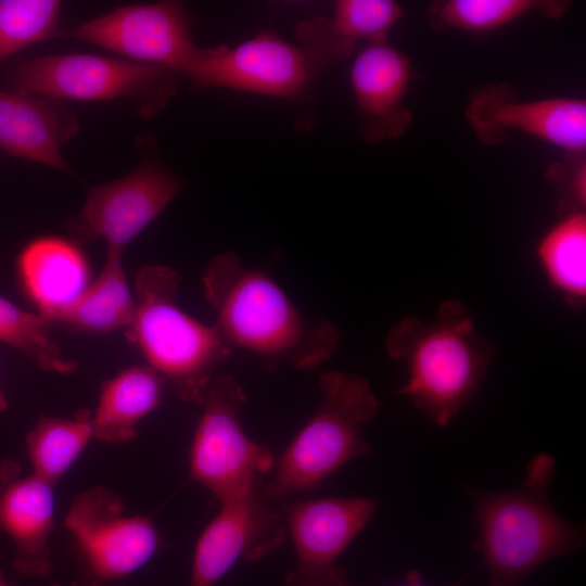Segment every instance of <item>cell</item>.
Returning a JSON list of instances; mask_svg holds the SVG:
<instances>
[{"mask_svg":"<svg viewBox=\"0 0 586 586\" xmlns=\"http://www.w3.org/2000/svg\"><path fill=\"white\" fill-rule=\"evenodd\" d=\"M213 323L231 348L243 349L271 368L314 370L334 354L340 332L326 319L305 316L267 272L226 252L202 276Z\"/></svg>","mask_w":586,"mask_h":586,"instance_id":"cell-1","label":"cell"},{"mask_svg":"<svg viewBox=\"0 0 586 586\" xmlns=\"http://www.w3.org/2000/svg\"><path fill=\"white\" fill-rule=\"evenodd\" d=\"M555 471V459L539 453L520 486L502 493L467 489L477 531L474 549L482 555L487 586H521L543 563L582 549L584 531L549 502Z\"/></svg>","mask_w":586,"mask_h":586,"instance_id":"cell-2","label":"cell"},{"mask_svg":"<svg viewBox=\"0 0 586 586\" xmlns=\"http://www.w3.org/2000/svg\"><path fill=\"white\" fill-rule=\"evenodd\" d=\"M386 348L407 370L399 394L438 425L448 424L473 397L495 353L456 301L444 303L433 320H402L391 329Z\"/></svg>","mask_w":586,"mask_h":586,"instance_id":"cell-3","label":"cell"},{"mask_svg":"<svg viewBox=\"0 0 586 586\" xmlns=\"http://www.w3.org/2000/svg\"><path fill=\"white\" fill-rule=\"evenodd\" d=\"M179 285L180 276L169 266L141 267L132 284L135 311L125 334L145 365L169 382L182 400L200 405L215 371L233 349L214 324L178 306Z\"/></svg>","mask_w":586,"mask_h":586,"instance_id":"cell-4","label":"cell"},{"mask_svg":"<svg viewBox=\"0 0 586 586\" xmlns=\"http://www.w3.org/2000/svg\"><path fill=\"white\" fill-rule=\"evenodd\" d=\"M298 43L263 30L240 44L206 48L186 78L195 88H226L308 101L320 75L348 58L356 44L335 36L324 17L297 27Z\"/></svg>","mask_w":586,"mask_h":586,"instance_id":"cell-5","label":"cell"},{"mask_svg":"<svg viewBox=\"0 0 586 586\" xmlns=\"http://www.w3.org/2000/svg\"><path fill=\"white\" fill-rule=\"evenodd\" d=\"M316 410L272 467L262 489L266 502L314 489L339 468L368 456L362 428L378 412V400L361 375L328 371L319 378Z\"/></svg>","mask_w":586,"mask_h":586,"instance_id":"cell-6","label":"cell"},{"mask_svg":"<svg viewBox=\"0 0 586 586\" xmlns=\"http://www.w3.org/2000/svg\"><path fill=\"white\" fill-rule=\"evenodd\" d=\"M178 75L162 66L90 53H65L22 61L11 77L12 92L56 101L127 99L140 116L152 117L177 92Z\"/></svg>","mask_w":586,"mask_h":586,"instance_id":"cell-7","label":"cell"},{"mask_svg":"<svg viewBox=\"0 0 586 586\" xmlns=\"http://www.w3.org/2000/svg\"><path fill=\"white\" fill-rule=\"evenodd\" d=\"M246 394L230 374H217L209 383L189 456L191 477L219 501L262 488L275 459L251 440L240 418Z\"/></svg>","mask_w":586,"mask_h":586,"instance_id":"cell-8","label":"cell"},{"mask_svg":"<svg viewBox=\"0 0 586 586\" xmlns=\"http://www.w3.org/2000/svg\"><path fill=\"white\" fill-rule=\"evenodd\" d=\"M193 23L180 1L136 3L59 29L55 38L85 41L122 59L166 67L186 78L206 50L192 39Z\"/></svg>","mask_w":586,"mask_h":586,"instance_id":"cell-9","label":"cell"},{"mask_svg":"<svg viewBox=\"0 0 586 586\" xmlns=\"http://www.w3.org/2000/svg\"><path fill=\"white\" fill-rule=\"evenodd\" d=\"M122 498L94 486L72 501L64 524L82 563L101 582L123 578L146 564L160 546L152 519L125 513Z\"/></svg>","mask_w":586,"mask_h":586,"instance_id":"cell-10","label":"cell"},{"mask_svg":"<svg viewBox=\"0 0 586 586\" xmlns=\"http://www.w3.org/2000/svg\"><path fill=\"white\" fill-rule=\"evenodd\" d=\"M178 176L161 162L146 160L131 173L89 189L81 209L67 222L73 238L102 240L107 253L123 255L176 198Z\"/></svg>","mask_w":586,"mask_h":586,"instance_id":"cell-11","label":"cell"},{"mask_svg":"<svg viewBox=\"0 0 586 586\" xmlns=\"http://www.w3.org/2000/svg\"><path fill=\"white\" fill-rule=\"evenodd\" d=\"M378 501L365 497L300 500L281 511L296 553L285 586H351L339 557L366 526Z\"/></svg>","mask_w":586,"mask_h":586,"instance_id":"cell-12","label":"cell"},{"mask_svg":"<svg viewBox=\"0 0 586 586\" xmlns=\"http://www.w3.org/2000/svg\"><path fill=\"white\" fill-rule=\"evenodd\" d=\"M464 117L486 145L500 144L512 130L558 146L569 155L585 154L584 99L521 100L511 86L489 84L471 93Z\"/></svg>","mask_w":586,"mask_h":586,"instance_id":"cell-13","label":"cell"},{"mask_svg":"<svg viewBox=\"0 0 586 586\" xmlns=\"http://www.w3.org/2000/svg\"><path fill=\"white\" fill-rule=\"evenodd\" d=\"M262 489L219 502L196 542L189 586H214L241 558L259 560L282 545L284 515L263 500Z\"/></svg>","mask_w":586,"mask_h":586,"instance_id":"cell-14","label":"cell"},{"mask_svg":"<svg viewBox=\"0 0 586 586\" xmlns=\"http://www.w3.org/2000/svg\"><path fill=\"white\" fill-rule=\"evenodd\" d=\"M411 73L409 58L387 41L366 44L356 54L349 81L367 143L397 139L410 128L413 115L405 98Z\"/></svg>","mask_w":586,"mask_h":586,"instance_id":"cell-15","label":"cell"},{"mask_svg":"<svg viewBox=\"0 0 586 586\" xmlns=\"http://www.w3.org/2000/svg\"><path fill=\"white\" fill-rule=\"evenodd\" d=\"M54 486L33 472L22 474L14 461L0 463V530L13 542L14 568L25 576L43 577L52 570Z\"/></svg>","mask_w":586,"mask_h":586,"instance_id":"cell-16","label":"cell"},{"mask_svg":"<svg viewBox=\"0 0 586 586\" xmlns=\"http://www.w3.org/2000/svg\"><path fill=\"white\" fill-rule=\"evenodd\" d=\"M78 130L61 101L0 90V149L11 156L73 175L61 149Z\"/></svg>","mask_w":586,"mask_h":586,"instance_id":"cell-17","label":"cell"},{"mask_svg":"<svg viewBox=\"0 0 586 586\" xmlns=\"http://www.w3.org/2000/svg\"><path fill=\"white\" fill-rule=\"evenodd\" d=\"M16 272L36 313L52 324L91 281L80 247L60 235H42L26 243L17 255Z\"/></svg>","mask_w":586,"mask_h":586,"instance_id":"cell-18","label":"cell"},{"mask_svg":"<svg viewBox=\"0 0 586 586\" xmlns=\"http://www.w3.org/2000/svg\"><path fill=\"white\" fill-rule=\"evenodd\" d=\"M164 384L148 365L127 367L104 381L91 411L94 438L112 444L131 441L138 424L160 405Z\"/></svg>","mask_w":586,"mask_h":586,"instance_id":"cell-19","label":"cell"},{"mask_svg":"<svg viewBox=\"0 0 586 586\" xmlns=\"http://www.w3.org/2000/svg\"><path fill=\"white\" fill-rule=\"evenodd\" d=\"M123 255L107 253L103 268L54 323L94 334L126 329L135 311V297L122 263Z\"/></svg>","mask_w":586,"mask_h":586,"instance_id":"cell-20","label":"cell"},{"mask_svg":"<svg viewBox=\"0 0 586 586\" xmlns=\"http://www.w3.org/2000/svg\"><path fill=\"white\" fill-rule=\"evenodd\" d=\"M538 263L549 284L572 305L586 296V215L566 214L538 241Z\"/></svg>","mask_w":586,"mask_h":586,"instance_id":"cell-21","label":"cell"},{"mask_svg":"<svg viewBox=\"0 0 586 586\" xmlns=\"http://www.w3.org/2000/svg\"><path fill=\"white\" fill-rule=\"evenodd\" d=\"M93 437L91 411L88 409H80L72 418L39 419L25 441L33 473L55 485Z\"/></svg>","mask_w":586,"mask_h":586,"instance_id":"cell-22","label":"cell"},{"mask_svg":"<svg viewBox=\"0 0 586 586\" xmlns=\"http://www.w3.org/2000/svg\"><path fill=\"white\" fill-rule=\"evenodd\" d=\"M569 7L558 0H442L429 7V18L436 29L487 33L532 13L561 17Z\"/></svg>","mask_w":586,"mask_h":586,"instance_id":"cell-23","label":"cell"},{"mask_svg":"<svg viewBox=\"0 0 586 586\" xmlns=\"http://www.w3.org/2000/svg\"><path fill=\"white\" fill-rule=\"evenodd\" d=\"M53 324L36 311H29L0 295V343L9 345L44 371L71 374L77 362L64 356L51 335Z\"/></svg>","mask_w":586,"mask_h":586,"instance_id":"cell-24","label":"cell"},{"mask_svg":"<svg viewBox=\"0 0 586 586\" xmlns=\"http://www.w3.org/2000/svg\"><path fill=\"white\" fill-rule=\"evenodd\" d=\"M61 9L59 0H0V61L55 38Z\"/></svg>","mask_w":586,"mask_h":586,"instance_id":"cell-25","label":"cell"},{"mask_svg":"<svg viewBox=\"0 0 586 586\" xmlns=\"http://www.w3.org/2000/svg\"><path fill=\"white\" fill-rule=\"evenodd\" d=\"M404 15L392 0H339L328 18L331 31L349 42H385L390 31Z\"/></svg>","mask_w":586,"mask_h":586,"instance_id":"cell-26","label":"cell"},{"mask_svg":"<svg viewBox=\"0 0 586 586\" xmlns=\"http://www.w3.org/2000/svg\"><path fill=\"white\" fill-rule=\"evenodd\" d=\"M585 154H566V163H555L547 169V177L557 184L564 204L572 212H583L586 203Z\"/></svg>","mask_w":586,"mask_h":586,"instance_id":"cell-27","label":"cell"},{"mask_svg":"<svg viewBox=\"0 0 586 586\" xmlns=\"http://www.w3.org/2000/svg\"><path fill=\"white\" fill-rule=\"evenodd\" d=\"M459 583H456V584H453V585H449V586H458ZM395 586H434V585H428V584H423L422 581H421V575L419 572L417 571H413V572H409L406 577H405V581L400 584H397Z\"/></svg>","mask_w":586,"mask_h":586,"instance_id":"cell-28","label":"cell"},{"mask_svg":"<svg viewBox=\"0 0 586 586\" xmlns=\"http://www.w3.org/2000/svg\"><path fill=\"white\" fill-rule=\"evenodd\" d=\"M7 407H8V403L5 400L4 395L0 391V411H3L4 409H7Z\"/></svg>","mask_w":586,"mask_h":586,"instance_id":"cell-29","label":"cell"},{"mask_svg":"<svg viewBox=\"0 0 586 586\" xmlns=\"http://www.w3.org/2000/svg\"><path fill=\"white\" fill-rule=\"evenodd\" d=\"M0 586H9L0 573Z\"/></svg>","mask_w":586,"mask_h":586,"instance_id":"cell-30","label":"cell"}]
</instances>
